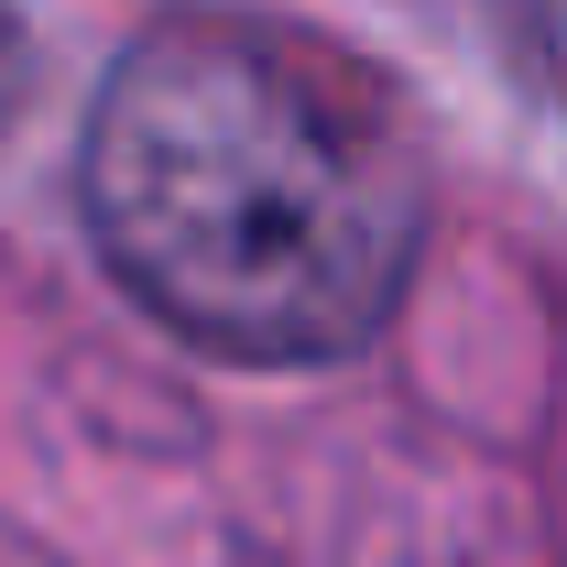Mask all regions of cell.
<instances>
[{"label": "cell", "mask_w": 567, "mask_h": 567, "mask_svg": "<svg viewBox=\"0 0 567 567\" xmlns=\"http://www.w3.org/2000/svg\"><path fill=\"white\" fill-rule=\"evenodd\" d=\"M11 99H22V22L0 11V121H11Z\"/></svg>", "instance_id": "3"}, {"label": "cell", "mask_w": 567, "mask_h": 567, "mask_svg": "<svg viewBox=\"0 0 567 567\" xmlns=\"http://www.w3.org/2000/svg\"><path fill=\"white\" fill-rule=\"evenodd\" d=\"M502 22H513L524 66H535V76L567 99V0H502Z\"/></svg>", "instance_id": "2"}, {"label": "cell", "mask_w": 567, "mask_h": 567, "mask_svg": "<svg viewBox=\"0 0 567 567\" xmlns=\"http://www.w3.org/2000/svg\"><path fill=\"white\" fill-rule=\"evenodd\" d=\"M76 197L142 317L251 371L371 350L425 251V153L393 87L240 11H175L110 66Z\"/></svg>", "instance_id": "1"}]
</instances>
